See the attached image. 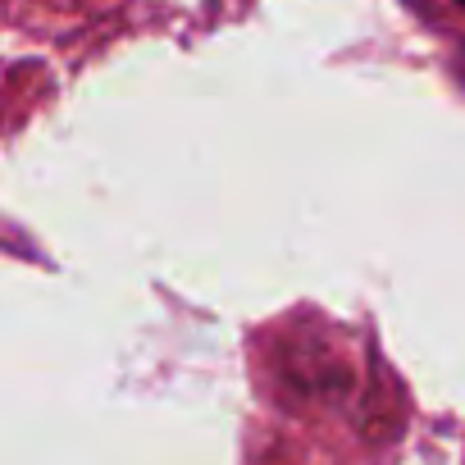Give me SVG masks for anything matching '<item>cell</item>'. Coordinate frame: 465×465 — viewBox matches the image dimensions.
<instances>
[{
    "label": "cell",
    "instance_id": "6da1fadb",
    "mask_svg": "<svg viewBox=\"0 0 465 465\" xmlns=\"http://www.w3.org/2000/svg\"><path fill=\"white\" fill-rule=\"evenodd\" d=\"M456 5H465V0H456Z\"/></svg>",
    "mask_w": 465,
    "mask_h": 465
}]
</instances>
